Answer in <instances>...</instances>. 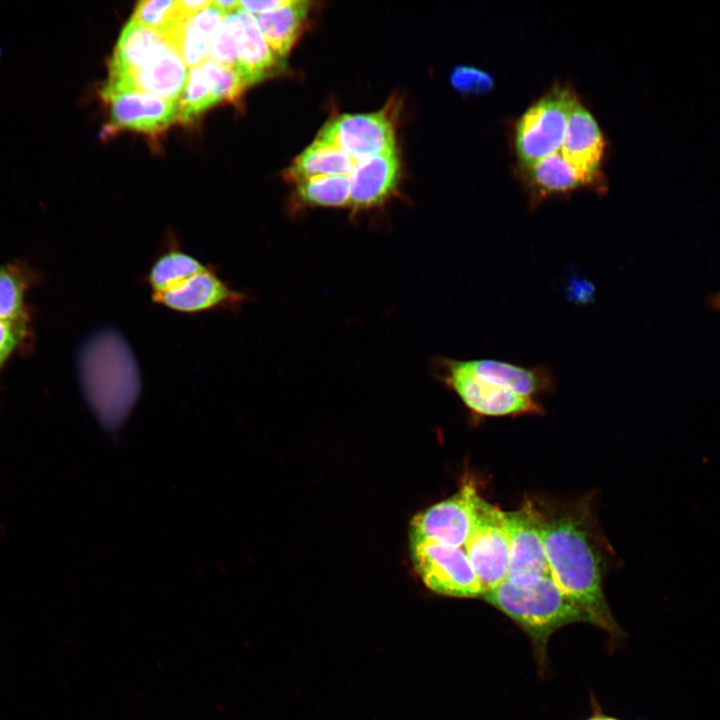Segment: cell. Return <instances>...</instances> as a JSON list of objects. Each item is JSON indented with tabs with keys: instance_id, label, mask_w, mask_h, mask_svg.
I'll list each match as a JSON object with an SVG mask.
<instances>
[{
	"instance_id": "1",
	"label": "cell",
	"mask_w": 720,
	"mask_h": 720,
	"mask_svg": "<svg viewBox=\"0 0 720 720\" xmlns=\"http://www.w3.org/2000/svg\"><path fill=\"white\" fill-rule=\"evenodd\" d=\"M542 514V538L552 579L591 618L617 636L602 590L601 559L584 519L574 513Z\"/></svg>"
},
{
	"instance_id": "2",
	"label": "cell",
	"mask_w": 720,
	"mask_h": 720,
	"mask_svg": "<svg viewBox=\"0 0 720 720\" xmlns=\"http://www.w3.org/2000/svg\"><path fill=\"white\" fill-rule=\"evenodd\" d=\"M81 380L87 400L106 429L117 428L135 404L141 388L133 351L114 330H103L84 346Z\"/></svg>"
},
{
	"instance_id": "3",
	"label": "cell",
	"mask_w": 720,
	"mask_h": 720,
	"mask_svg": "<svg viewBox=\"0 0 720 720\" xmlns=\"http://www.w3.org/2000/svg\"><path fill=\"white\" fill-rule=\"evenodd\" d=\"M482 598L529 635L540 664L544 662L546 644L553 632L575 622L592 623L590 616L560 589L550 575L506 579L485 592Z\"/></svg>"
},
{
	"instance_id": "4",
	"label": "cell",
	"mask_w": 720,
	"mask_h": 720,
	"mask_svg": "<svg viewBox=\"0 0 720 720\" xmlns=\"http://www.w3.org/2000/svg\"><path fill=\"white\" fill-rule=\"evenodd\" d=\"M577 97L567 87H556L521 116L515 134L519 159L526 166L558 152L563 143L570 111Z\"/></svg>"
},
{
	"instance_id": "5",
	"label": "cell",
	"mask_w": 720,
	"mask_h": 720,
	"mask_svg": "<svg viewBox=\"0 0 720 720\" xmlns=\"http://www.w3.org/2000/svg\"><path fill=\"white\" fill-rule=\"evenodd\" d=\"M409 540L414 569L430 591L456 598L484 595L485 590L464 548L424 539Z\"/></svg>"
},
{
	"instance_id": "6",
	"label": "cell",
	"mask_w": 720,
	"mask_h": 720,
	"mask_svg": "<svg viewBox=\"0 0 720 720\" xmlns=\"http://www.w3.org/2000/svg\"><path fill=\"white\" fill-rule=\"evenodd\" d=\"M438 367L441 381L476 415L503 417L542 413V407L532 397L481 379L463 367L460 360L440 358Z\"/></svg>"
},
{
	"instance_id": "7",
	"label": "cell",
	"mask_w": 720,
	"mask_h": 720,
	"mask_svg": "<svg viewBox=\"0 0 720 720\" xmlns=\"http://www.w3.org/2000/svg\"><path fill=\"white\" fill-rule=\"evenodd\" d=\"M464 549L485 592L508 577L509 545L505 512L481 496L474 524Z\"/></svg>"
},
{
	"instance_id": "8",
	"label": "cell",
	"mask_w": 720,
	"mask_h": 720,
	"mask_svg": "<svg viewBox=\"0 0 720 720\" xmlns=\"http://www.w3.org/2000/svg\"><path fill=\"white\" fill-rule=\"evenodd\" d=\"M316 139L338 147L355 162L396 150L394 127L384 109L341 114L328 121Z\"/></svg>"
},
{
	"instance_id": "9",
	"label": "cell",
	"mask_w": 720,
	"mask_h": 720,
	"mask_svg": "<svg viewBox=\"0 0 720 720\" xmlns=\"http://www.w3.org/2000/svg\"><path fill=\"white\" fill-rule=\"evenodd\" d=\"M479 497L472 482L463 484L451 497L415 515L409 538L464 548L473 528Z\"/></svg>"
},
{
	"instance_id": "10",
	"label": "cell",
	"mask_w": 720,
	"mask_h": 720,
	"mask_svg": "<svg viewBox=\"0 0 720 720\" xmlns=\"http://www.w3.org/2000/svg\"><path fill=\"white\" fill-rule=\"evenodd\" d=\"M247 84L233 68L207 59L191 68L179 99L178 121L187 124L220 102H236Z\"/></svg>"
},
{
	"instance_id": "11",
	"label": "cell",
	"mask_w": 720,
	"mask_h": 720,
	"mask_svg": "<svg viewBox=\"0 0 720 720\" xmlns=\"http://www.w3.org/2000/svg\"><path fill=\"white\" fill-rule=\"evenodd\" d=\"M510 580L550 575L542 538V514L533 503L505 512Z\"/></svg>"
},
{
	"instance_id": "12",
	"label": "cell",
	"mask_w": 720,
	"mask_h": 720,
	"mask_svg": "<svg viewBox=\"0 0 720 720\" xmlns=\"http://www.w3.org/2000/svg\"><path fill=\"white\" fill-rule=\"evenodd\" d=\"M110 107V130L128 129L157 136L179 119V101L131 90L103 98Z\"/></svg>"
},
{
	"instance_id": "13",
	"label": "cell",
	"mask_w": 720,
	"mask_h": 720,
	"mask_svg": "<svg viewBox=\"0 0 720 720\" xmlns=\"http://www.w3.org/2000/svg\"><path fill=\"white\" fill-rule=\"evenodd\" d=\"M152 299L170 310L195 314L217 309H238L244 301V295L208 267L167 291L153 294Z\"/></svg>"
},
{
	"instance_id": "14",
	"label": "cell",
	"mask_w": 720,
	"mask_h": 720,
	"mask_svg": "<svg viewBox=\"0 0 720 720\" xmlns=\"http://www.w3.org/2000/svg\"><path fill=\"white\" fill-rule=\"evenodd\" d=\"M187 66L179 53L168 47L128 76L110 80L101 89L105 98L115 93L139 90L170 101H179L188 79Z\"/></svg>"
},
{
	"instance_id": "15",
	"label": "cell",
	"mask_w": 720,
	"mask_h": 720,
	"mask_svg": "<svg viewBox=\"0 0 720 720\" xmlns=\"http://www.w3.org/2000/svg\"><path fill=\"white\" fill-rule=\"evenodd\" d=\"M604 146L602 132L596 120L577 99L570 111L559 152L584 184L593 182L598 175Z\"/></svg>"
},
{
	"instance_id": "16",
	"label": "cell",
	"mask_w": 720,
	"mask_h": 720,
	"mask_svg": "<svg viewBox=\"0 0 720 720\" xmlns=\"http://www.w3.org/2000/svg\"><path fill=\"white\" fill-rule=\"evenodd\" d=\"M397 151L355 162L349 174V206L363 210L382 205L395 190L400 178Z\"/></svg>"
},
{
	"instance_id": "17",
	"label": "cell",
	"mask_w": 720,
	"mask_h": 720,
	"mask_svg": "<svg viewBox=\"0 0 720 720\" xmlns=\"http://www.w3.org/2000/svg\"><path fill=\"white\" fill-rule=\"evenodd\" d=\"M237 42L236 71L247 86L272 76L280 68V59L263 38L254 15L237 9L226 15Z\"/></svg>"
},
{
	"instance_id": "18",
	"label": "cell",
	"mask_w": 720,
	"mask_h": 720,
	"mask_svg": "<svg viewBox=\"0 0 720 720\" xmlns=\"http://www.w3.org/2000/svg\"><path fill=\"white\" fill-rule=\"evenodd\" d=\"M460 361L463 367L481 379L520 395L533 398L555 387L554 374L545 365L524 367L494 359Z\"/></svg>"
},
{
	"instance_id": "19",
	"label": "cell",
	"mask_w": 720,
	"mask_h": 720,
	"mask_svg": "<svg viewBox=\"0 0 720 720\" xmlns=\"http://www.w3.org/2000/svg\"><path fill=\"white\" fill-rule=\"evenodd\" d=\"M172 46L160 32L130 19L123 28L109 63L108 79H120L143 67Z\"/></svg>"
},
{
	"instance_id": "20",
	"label": "cell",
	"mask_w": 720,
	"mask_h": 720,
	"mask_svg": "<svg viewBox=\"0 0 720 720\" xmlns=\"http://www.w3.org/2000/svg\"><path fill=\"white\" fill-rule=\"evenodd\" d=\"M309 5L308 1L291 0L285 6L254 15L263 38L280 60L288 55L301 34Z\"/></svg>"
},
{
	"instance_id": "21",
	"label": "cell",
	"mask_w": 720,
	"mask_h": 720,
	"mask_svg": "<svg viewBox=\"0 0 720 720\" xmlns=\"http://www.w3.org/2000/svg\"><path fill=\"white\" fill-rule=\"evenodd\" d=\"M355 161L338 147L315 138L286 170L285 176L296 184L314 177L349 175Z\"/></svg>"
},
{
	"instance_id": "22",
	"label": "cell",
	"mask_w": 720,
	"mask_h": 720,
	"mask_svg": "<svg viewBox=\"0 0 720 720\" xmlns=\"http://www.w3.org/2000/svg\"><path fill=\"white\" fill-rule=\"evenodd\" d=\"M208 267L180 248H170L153 262L147 274V282L152 290V295L158 294L175 287Z\"/></svg>"
},
{
	"instance_id": "23",
	"label": "cell",
	"mask_w": 720,
	"mask_h": 720,
	"mask_svg": "<svg viewBox=\"0 0 720 720\" xmlns=\"http://www.w3.org/2000/svg\"><path fill=\"white\" fill-rule=\"evenodd\" d=\"M527 168L537 192L542 196L569 192L585 185L581 177L562 157L559 151Z\"/></svg>"
},
{
	"instance_id": "24",
	"label": "cell",
	"mask_w": 720,
	"mask_h": 720,
	"mask_svg": "<svg viewBox=\"0 0 720 720\" xmlns=\"http://www.w3.org/2000/svg\"><path fill=\"white\" fill-rule=\"evenodd\" d=\"M351 185L349 175L320 176L297 184L302 203L315 207L349 206Z\"/></svg>"
},
{
	"instance_id": "25",
	"label": "cell",
	"mask_w": 720,
	"mask_h": 720,
	"mask_svg": "<svg viewBox=\"0 0 720 720\" xmlns=\"http://www.w3.org/2000/svg\"><path fill=\"white\" fill-rule=\"evenodd\" d=\"M164 36L187 67L194 68L207 60L209 39L191 23L189 18L179 22Z\"/></svg>"
},
{
	"instance_id": "26",
	"label": "cell",
	"mask_w": 720,
	"mask_h": 720,
	"mask_svg": "<svg viewBox=\"0 0 720 720\" xmlns=\"http://www.w3.org/2000/svg\"><path fill=\"white\" fill-rule=\"evenodd\" d=\"M132 20L163 35L184 20L177 0H143L136 5Z\"/></svg>"
},
{
	"instance_id": "27",
	"label": "cell",
	"mask_w": 720,
	"mask_h": 720,
	"mask_svg": "<svg viewBox=\"0 0 720 720\" xmlns=\"http://www.w3.org/2000/svg\"><path fill=\"white\" fill-rule=\"evenodd\" d=\"M24 281L11 267H0V319L24 327Z\"/></svg>"
},
{
	"instance_id": "28",
	"label": "cell",
	"mask_w": 720,
	"mask_h": 720,
	"mask_svg": "<svg viewBox=\"0 0 720 720\" xmlns=\"http://www.w3.org/2000/svg\"><path fill=\"white\" fill-rule=\"evenodd\" d=\"M207 59L235 70L237 68V42L226 16L209 39Z\"/></svg>"
},
{
	"instance_id": "29",
	"label": "cell",
	"mask_w": 720,
	"mask_h": 720,
	"mask_svg": "<svg viewBox=\"0 0 720 720\" xmlns=\"http://www.w3.org/2000/svg\"><path fill=\"white\" fill-rule=\"evenodd\" d=\"M453 85L465 92H484L493 83L491 76L483 71L471 67H458L451 75Z\"/></svg>"
},
{
	"instance_id": "30",
	"label": "cell",
	"mask_w": 720,
	"mask_h": 720,
	"mask_svg": "<svg viewBox=\"0 0 720 720\" xmlns=\"http://www.w3.org/2000/svg\"><path fill=\"white\" fill-rule=\"evenodd\" d=\"M225 16V14L211 4L189 19L201 33L210 39L222 24Z\"/></svg>"
},
{
	"instance_id": "31",
	"label": "cell",
	"mask_w": 720,
	"mask_h": 720,
	"mask_svg": "<svg viewBox=\"0 0 720 720\" xmlns=\"http://www.w3.org/2000/svg\"><path fill=\"white\" fill-rule=\"evenodd\" d=\"M23 326L0 319V366L16 347Z\"/></svg>"
},
{
	"instance_id": "32",
	"label": "cell",
	"mask_w": 720,
	"mask_h": 720,
	"mask_svg": "<svg viewBox=\"0 0 720 720\" xmlns=\"http://www.w3.org/2000/svg\"><path fill=\"white\" fill-rule=\"evenodd\" d=\"M291 0H264V1H239V9H242L252 15L265 13L279 7L285 6Z\"/></svg>"
},
{
	"instance_id": "33",
	"label": "cell",
	"mask_w": 720,
	"mask_h": 720,
	"mask_svg": "<svg viewBox=\"0 0 720 720\" xmlns=\"http://www.w3.org/2000/svg\"><path fill=\"white\" fill-rule=\"evenodd\" d=\"M178 9L184 19L191 18L212 4L211 0H177Z\"/></svg>"
},
{
	"instance_id": "34",
	"label": "cell",
	"mask_w": 720,
	"mask_h": 720,
	"mask_svg": "<svg viewBox=\"0 0 720 720\" xmlns=\"http://www.w3.org/2000/svg\"><path fill=\"white\" fill-rule=\"evenodd\" d=\"M212 4L223 14L228 15L239 9L238 0H216Z\"/></svg>"
},
{
	"instance_id": "35",
	"label": "cell",
	"mask_w": 720,
	"mask_h": 720,
	"mask_svg": "<svg viewBox=\"0 0 720 720\" xmlns=\"http://www.w3.org/2000/svg\"><path fill=\"white\" fill-rule=\"evenodd\" d=\"M710 305L714 310L720 311V291L710 298Z\"/></svg>"
},
{
	"instance_id": "36",
	"label": "cell",
	"mask_w": 720,
	"mask_h": 720,
	"mask_svg": "<svg viewBox=\"0 0 720 720\" xmlns=\"http://www.w3.org/2000/svg\"><path fill=\"white\" fill-rule=\"evenodd\" d=\"M588 720H618V719L610 717V716H606V715H595V716L589 718Z\"/></svg>"
}]
</instances>
